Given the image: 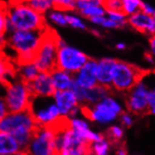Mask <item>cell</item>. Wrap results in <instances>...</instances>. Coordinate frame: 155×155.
<instances>
[{
  "label": "cell",
  "instance_id": "cell-1",
  "mask_svg": "<svg viewBox=\"0 0 155 155\" xmlns=\"http://www.w3.org/2000/svg\"><path fill=\"white\" fill-rule=\"evenodd\" d=\"M45 29L13 30L6 34L7 44L5 46L12 49L15 54L14 63L16 65L34 60L36 52L41 42Z\"/></svg>",
  "mask_w": 155,
  "mask_h": 155
},
{
  "label": "cell",
  "instance_id": "cell-2",
  "mask_svg": "<svg viewBox=\"0 0 155 155\" xmlns=\"http://www.w3.org/2000/svg\"><path fill=\"white\" fill-rule=\"evenodd\" d=\"M7 33L13 30H43L48 26L45 15L36 12L26 2L8 4Z\"/></svg>",
  "mask_w": 155,
  "mask_h": 155
},
{
  "label": "cell",
  "instance_id": "cell-3",
  "mask_svg": "<svg viewBox=\"0 0 155 155\" xmlns=\"http://www.w3.org/2000/svg\"><path fill=\"white\" fill-rule=\"evenodd\" d=\"M37 128L38 125L29 109L19 112H8L0 120V130L12 134L21 146L25 154Z\"/></svg>",
  "mask_w": 155,
  "mask_h": 155
},
{
  "label": "cell",
  "instance_id": "cell-4",
  "mask_svg": "<svg viewBox=\"0 0 155 155\" xmlns=\"http://www.w3.org/2000/svg\"><path fill=\"white\" fill-rule=\"evenodd\" d=\"M29 110L38 126L60 129L68 125V117H62L52 97H33Z\"/></svg>",
  "mask_w": 155,
  "mask_h": 155
},
{
  "label": "cell",
  "instance_id": "cell-5",
  "mask_svg": "<svg viewBox=\"0 0 155 155\" xmlns=\"http://www.w3.org/2000/svg\"><path fill=\"white\" fill-rule=\"evenodd\" d=\"M123 112L121 104L111 95L92 105H81V113L87 120L100 124L114 122Z\"/></svg>",
  "mask_w": 155,
  "mask_h": 155
},
{
  "label": "cell",
  "instance_id": "cell-6",
  "mask_svg": "<svg viewBox=\"0 0 155 155\" xmlns=\"http://www.w3.org/2000/svg\"><path fill=\"white\" fill-rule=\"evenodd\" d=\"M2 96L8 112L28 110L33 98L28 84L19 78L5 85Z\"/></svg>",
  "mask_w": 155,
  "mask_h": 155
},
{
  "label": "cell",
  "instance_id": "cell-7",
  "mask_svg": "<svg viewBox=\"0 0 155 155\" xmlns=\"http://www.w3.org/2000/svg\"><path fill=\"white\" fill-rule=\"evenodd\" d=\"M143 76L144 71L137 66L116 59L112 70L111 89L127 92L138 81L143 79Z\"/></svg>",
  "mask_w": 155,
  "mask_h": 155
},
{
  "label": "cell",
  "instance_id": "cell-8",
  "mask_svg": "<svg viewBox=\"0 0 155 155\" xmlns=\"http://www.w3.org/2000/svg\"><path fill=\"white\" fill-rule=\"evenodd\" d=\"M58 35L49 26L45 29L40 46L36 52L33 62L41 71H51L56 68Z\"/></svg>",
  "mask_w": 155,
  "mask_h": 155
},
{
  "label": "cell",
  "instance_id": "cell-9",
  "mask_svg": "<svg viewBox=\"0 0 155 155\" xmlns=\"http://www.w3.org/2000/svg\"><path fill=\"white\" fill-rule=\"evenodd\" d=\"M57 129L50 126H38L25 150V154L54 155L58 154Z\"/></svg>",
  "mask_w": 155,
  "mask_h": 155
},
{
  "label": "cell",
  "instance_id": "cell-10",
  "mask_svg": "<svg viewBox=\"0 0 155 155\" xmlns=\"http://www.w3.org/2000/svg\"><path fill=\"white\" fill-rule=\"evenodd\" d=\"M58 154L85 155L89 154V144L67 125L57 131Z\"/></svg>",
  "mask_w": 155,
  "mask_h": 155
},
{
  "label": "cell",
  "instance_id": "cell-11",
  "mask_svg": "<svg viewBox=\"0 0 155 155\" xmlns=\"http://www.w3.org/2000/svg\"><path fill=\"white\" fill-rule=\"evenodd\" d=\"M88 58L84 52L65 43L58 48L56 67L74 74L83 67Z\"/></svg>",
  "mask_w": 155,
  "mask_h": 155
},
{
  "label": "cell",
  "instance_id": "cell-12",
  "mask_svg": "<svg viewBox=\"0 0 155 155\" xmlns=\"http://www.w3.org/2000/svg\"><path fill=\"white\" fill-rule=\"evenodd\" d=\"M149 90V87L141 79L129 91H127L128 96L126 100V106L130 113L138 115L148 113L147 94Z\"/></svg>",
  "mask_w": 155,
  "mask_h": 155
},
{
  "label": "cell",
  "instance_id": "cell-13",
  "mask_svg": "<svg viewBox=\"0 0 155 155\" xmlns=\"http://www.w3.org/2000/svg\"><path fill=\"white\" fill-rule=\"evenodd\" d=\"M52 98L59 109L62 117L68 118L76 117L78 113L81 112V105L76 95L71 89L56 90Z\"/></svg>",
  "mask_w": 155,
  "mask_h": 155
},
{
  "label": "cell",
  "instance_id": "cell-14",
  "mask_svg": "<svg viewBox=\"0 0 155 155\" xmlns=\"http://www.w3.org/2000/svg\"><path fill=\"white\" fill-rule=\"evenodd\" d=\"M27 84L33 97H52L56 91L49 71H40L39 74Z\"/></svg>",
  "mask_w": 155,
  "mask_h": 155
},
{
  "label": "cell",
  "instance_id": "cell-15",
  "mask_svg": "<svg viewBox=\"0 0 155 155\" xmlns=\"http://www.w3.org/2000/svg\"><path fill=\"white\" fill-rule=\"evenodd\" d=\"M96 66L97 60L88 58L83 67L74 74V83L83 88H89L96 86L98 84L96 77Z\"/></svg>",
  "mask_w": 155,
  "mask_h": 155
},
{
  "label": "cell",
  "instance_id": "cell-16",
  "mask_svg": "<svg viewBox=\"0 0 155 155\" xmlns=\"http://www.w3.org/2000/svg\"><path fill=\"white\" fill-rule=\"evenodd\" d=\"M127 25L141 33L152 36L155 32V16H150L138 11L127 17Z\"/></svg>",
  "mask_w": 155,
  "mask_h": 155
},
{
  "label": "cell",
  "instance_id": "cell-17",
  "mask_svg": "<svg viewBox=\"0 0 155 155\" xmlns=\"http://www.w3.org/2000/svg\"><path fill=\"white\" fill-rule=\"evenodd\" d=\"M68 126L74 130L80 137L90 144L94 141L100 140L104 137V135L100 133H96L90 129L89 124L83 118H80L77 116L68 118Z\"/></svg>",
  "mask_w": 155,
  "mask_h": 155
},
{
  "label": "cell",
  "instance_id": "cell-18",
  "mask_svg": "<svg viewBox=\"0 0 155 155\" xmlns=\"http://www.w3.org/2000/svg\"><path fill=\"white\" fill-rule=\"evenodd\" d=\"M116 59L113 58H104L97 60L96 77L99 85L111 87L112 70Z\"/></svg>",
  "mask_w": 155,
  "mask_h": 155
},
{
  "label": "cell",
  "instance_id": "cell-19",
  "mask_svg": "<svg viewBox=\"0 0 155 155\" xmlns=\"http://www.w3.org/2000/svg\"><path fill=\"white\" fill-rule=\"evenodd\" d=\"M111 87H107L102 85L97 84L96 86L84 88L83 89V97H82V104L81 105H92L102 101L104 98L111 94Z\"/></svg>",
  "mask_w": 155,
  "mask_h": 155
},
{
  "label": "cell",
  "instance_id": "cell-20",
  "mask_svg": "<svg viewBox=\"0 0 155 155\" xmlns=\"http://www.w3.org/2000/svg\"><path fill=\"white\" fill-rule=\"evenodd\" d=\"M25 154L15 137L8 133L0 130V155Z\"/></svg>",
  "mask_w": 155,
  "mask_h": 155
},
{
  "label": "cell",
  "instance_id": "cell-21",
  "mask_svg": "<svg viewBox=\"0 0 155 155\" xmlns=\"http://www.w3.org/2000/svg\"><path fill=\"white\" fill-rule=\"evenodd\" d=\"M53 85L56 90H66L71 89L74 83V74L64 70L54 68L50 71Z\"/></svg>",
  "mask_w": 155,
  "mask_h": 155
},
{
  "label": "cell",
  "instance_id": "cell-22",
  "mask_svg": "<svg viewBox=\"0 0 155 155\" xmlns=\"http://www.w3.org/2000/svg\"><path fill=\"white\" fill-rule=\"evenodd\" d=\"M16 78V64L3 53L0 54V83L7 85Z\"/></svg>",
  "mask_w": 155,
  "mask_h": 155
},
{
  "label": "cell",
  "instance_id": "cell-23",
  "mask_svg": "<svg viewBox=\"0 0 155 155\" xmlns=\"http://www.w3.org/2000/svg\"><path fill=\"white\" fill-rule=\"evenodd\" d=\"M41 71L38 69L37 65L33 61L22 63V64L16 65L17 78H19L26 83L31 82L36 76L39 74Z\"/></svg>",
  "mask_w": 155,
  "mask_h": 155
},
{
  "label": "cell",
  "instance_id": "cell-24",
  "mask_svg": "<svg viewBox=\"0 0 155 155\" xmlns=\"http://www.w3.org/2000/svg\"><path fill=\"white\" fill-rule=\"evenodd\" d=\"M111 144L112 143L104 136L102 139L94 141L89 144V154L106 155L110 151Z\"/></svg>",
  "mask_w": 155,
  "mask_h": 155
},
{
  "label": "cell",
  "instance_id": "cell-25",
  "mask_svg": "<svg viewBox=\"0 0 155 155\" xmlns=\"http://www.w3.org/2000/svg\"><path fill=\"white\" fill-rule=\"evenodd\" d=\"M26 3L33 10L43 15H45L53 8L52 0H26Z\"/></svg>",
  "mask_w": 155,
  "mask_h": 155
},
{
  "label": "cell",
  "instance_id": "cell-26",
  "mask_svg": "<svg viewBox=\"0 0 155 155\" xmlns=\"http://www.w3.org/2000/svg\"><path fill=\"white\" fill-rule=\"evenodd\" d=\"M89 21L92 23L93 25H99L103 27V28L106 29H117V28H120V25H117L116 22L111 20L110 18H108L106 15L103 16H96L89 19Z\"/></svg>",
  "mask_w": 155,
  "mask_h": 155
},
{
  "label": "cell",
  "instance_id": "cell-27",
  "mask_svg": "<svg viewBox=\"0 0 155 155\" xmlns=\"http://www.w3.org/2000/svg\"><path fill=\"white\" fill-rule=\"evenodd\" d=\"M142 0H121V11L129 16L140 11Z\"/></svg>",
  "mask_w": 155,
  "mask_h": 155
},
{
  "label": "cell",
  "instance_id": "cell-28",
  "mask_svg": "<svg viewBox=\"0 0 155 155\" xmlns=\"http://www.w3.org/2000/svg\"><path fill=\"white\" fill-rule=\"evenodd\" d=\"M47 16L50 22L57 25L58 26H67V20H66V12L52 8L51 11L47 12Z\"/></svg>",
  "mask_w": 155,
  "mask_h": 155
},
{
  "label": "cell",
  "instance_id": "cell-29",
  "mask_svg": "<svg viewBox=\"0 0 155 155\" xmlns=\"http://www.w3.org/2000/svg\"><path fill=\"white\" fill-rule=\"evenodd\" d=\"M81 16H83L84 18L87 19H91V18L96 17V16H103L105 15L106 10L103 5H98V6H91L88 8H86L84 10H82L79 12Z\"/></svg>",
  "mask_w": 155,
  "mask_h": 155
},
{
  "label": "cell",
  "instance_id": "cell-30",
  "mask_svg": "<svg viewBox=\"0 0 155 155\" xmlns=\"http://www.w3.org/2000/svg\"><path fill=\"white\" fill-rule=\"evenodd\" d=\"M66 20H67V25L71 26L72 28H75L78 30L87 29V24L77 14L70 13L69 12H66Z\"/></svg>",
  "mask_w": 155,
  "mask_h": 155
},
{
  "label": "cell",
  "instance_id": "cell-31",
  "mask_svg": "<svg viewBox=\"0 0 155 155\" xmlns=\"http://www.w3.org/2000/svg\"><path fill=\"white\" fill-rule=\"evenodd\" d=\"M75 3L76 0H52L53 8L64 12L75 11Z\"/></svg>",
  "mask_w": 155,
  "mask_h": 155
},
{
  "label": "cell",
  "instance_id": "cell-32",
  "mask_svg": "<svg viewBox=\"0 0 155 155\" xmlns=\"http://www.w3.org/2000/svg\"><path fill=\"white\" fill-rule=\"evenodd\" d=\"M124 131L122 127L118 125H113L108 129L107 132V139L111 143H118L123 137Z\"/></svg>",
  "mask_w": 155,
  "mask_h": 155
},
{
  "label": "cell",
  "instance_id": "cell-33",
  "mask_svg": "<svg viewBox=\"0 0 155 155\" xmlns=\"http://www.w3.org/2000/svg\"><path fill=\"white\" fill-rule=\"evenodd\" d=\"M105 15L110 18L111 20L120 25V28L124 27L127 25V16L122 11H106Z\"/></svg>",
  "mask_w": 155,
  "mask_h": 155
},
{
  "label": "cell",
  "instance_id": "cell-34",
  "mask_svg": "<svg viewBox=\"0 0 155 155\" xmlns=\"http://www.w3.org/2000/svg\"><path fill=\"white\" fill-rule=\"evenodd\" d=\"M8 2L0 1V35L7 34V23H8Z\"/></svg>",
  "mask_w": 155,
  "mask_h": 155
},
{
  "label": "cell",
  "instance_id": "cell-35",
  "mask_svg": "<svg viewBox=\"0 0 155 155\" xmlns=\"http://www.w3.org/2000/svg\"><path fill=\"white\" fill-rule=\"evenodd\" d=\"M104 0H76L75 3V11L78 12L86 8L91 7V6H98L103 5Z\"/></svg>",
  "mask_w": 155,
  "mask_h": 155
},
{
  "label": "cell",
  "instance_id": "cell-36",
  "mask_svg": "<svg viewBox=\"0 0 155 155\" xmlns=\"http://www.w3.org/2000/svg\"><path fill=\"white\" fill-rule=\"evenodd\" d=\"M147 104H148V113L155 114V90L154 88H150L147 94Z\"/></svg>",
  "mask_w": 155,
  "mask_h": 155
},
{
  "label": "cell",
  "instance_id": "cell-37",
  "mask_svg": "<svg viewBox=\"0 0 155 155\" xmlns=\"http://www.w3.org/2000/svg\"><path fill=\"white\" fill-rule=\"evenodd\" d=\"M103 6L106 11H121V0H104Z\"/></svg>",
  "mask_w": 155,
  "mask_h": 155
},
{
  "label": "cell",
  "instance_id": "cell-38",
  "mask_svg": "<svg viewBox=\"0 0 155 155\" xmlns=\"http://www.w3.org/2000/svg\"><path fill=\"white\" fill-rule=\"evenodd\" d=\"M120 121H121V124L127 128H129L131 127L134 123V118L132 117V115H130V113H126V112H122L120 115Z\"/></svg>",
  "mask_w": 155,
  "mask_h": 155
},
{
  "label": "cell",
  "instance_id": "cell-39",
  "mask_svg": "<svg viewBox=\"0 0 155 155\" xmlns=\"http://www.w3.org/2000/svg\"><path fill=\"white\" fill-rule=\"evenodd\" d=\"M140 11L143 12L144 13L148 14V15H150V16H155V8L153 6H151L150 4L149 3H146L143 1L142 3V6H141V8Z\"/></svg>",
  "mask_w": 155,
  "mask_h": 155
},
{
  "label": "cell",
  "instance_id": "cell-40",
  "mask_svg": "<svg viewBox=\"0 0 155 155\" xmlns=\"http://www.w3.org/2000/svg\"><path fill=\"white\" fill-rule=\"evenodd\" d=\"M8 107L6 105V103L4 101V98L3 96L0 94V120L8 114Z\"/></svg>",
  "mask_w": 155,
  "mask_h": 155
},
{
  "label": "cell",
  "instance_id": "cell-41",
  "mask_svg": "<svg viewBox=\"0 0 155 155\" xmlns=\"http://www.w3.org/2000/svg\"><path fill=\"white\" fill-rule=\"evenodd\" d=\"M150 54L154 56V54H155V38H154V35H152L151 38L150 39Z\"/></svg>",
  "mask_w": 155,
  "mask_h": 155
},
{
  "label": "cell",
  "instance_id": "cell-42",
  "mask_svg": "<svg viewBox=\"0 0 155 155\" xmlns=\"http://www.w3.org/2000/svg\"><path fill=\"white\" fill-rule=\"evenodd\" d=\"M126 44L124 43V42H117V44H116V48L117 49V50H120V51H122V50H125L126 49Z\"/></svg>",
  "mask_w": 155,
  "mask_h": 155
},
{
  "label": "cell",
  "instance_id": "cell-43",
  "mask_svg": "<svg viewBox=\"0 0 155 155\" xmlns=\"http://www.w3.org/2000/svg\"><path fill=\"white\" fill-rule=\"evenodd\" d=\"M116 153H117V155H125V154H127V150H126L124 148L120 147V148H118V149L117 150Z\"/></svg>",
  "mask_w": 155,
  "mask_h": 155
},
{
  "label": "cell",
  "instance_id": "cell-44",
  "mask_svg": "<svg viewBox=\"0 0 155 155\" xmlns=\"http://www.w3.org/2000/svg\"><path fill=\"white\" fill-rule=\"evenodd\" d=\"M153 54H151L150 53H149V54H146V58H147L148 60H149V62L150 63H151V64H153L154 63V59H153Z\"/></svg>",
  "mask_w": 155,
  "mask_h": 155
},
{
  "label": "cell",
  "instance_id": "cell-45",
  "mask_svg": "<svg viewBox=\"0 0 155 155\" xmlns=\"http://www.w3.org/2000/svg\"><path fill=\"white\" fill-rule=\"evenodd\" d=\"M26 2V0H8V4H18Z\"/></svg>",
  "mask_w": 155,
  "mask_h": 155
},
{
  "label": "cell",
  "instance_id": "cell-46",
  "mask_svg": "<svg viewBox=\"0 0 155 155\" xmlns=\"http://www.w3.org/2000/svg\"><path fill=\"white\" fill-rule=\"evenodd\" d=\"M91 32H92L95 36H97V37H101V34H100V32L96 29H92L91 30Z\"/></svg>",
  "mask_w": 155,
  "mask_h": 155
},
{
  "label": "cell",
  "instance_id": "cell-47",
  "mask_svg": "<svg viewBox=\"0 0 155 155\" xmlns=\"http://www.w3.org/2000/svg\"><path fill=\"white\" fill-rule=\"evenodd\" d=\"M4 87H5V85L0 83V90H2V94H3V91H4Z\"/></svg>",
  "mask_w": 155,
  "mask_h": 155
},
{
  "label": "cell",
  "instance_id": "cell-48",
  "mask_svg": "<svg viewBox=\"0 0 155 155\" xmlns=\"http://www.w3.org/2000/svg\"><path fill=\"white\" fill-rule=\"evenodd\" d=\"M0 54H2V48H0Z\"/></svg>",
  "mask_w": 155,
  "mask_h": 155
}]
</instances>
